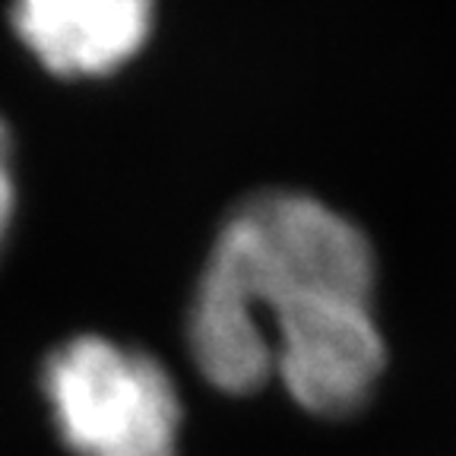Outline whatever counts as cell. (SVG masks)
I'll use <instances>...</instances> for the list:
<instances>
[{
    "mask_svg": "<svg viewBox=\"0 0 456 456\" xmlns=\"http://www.w3.org/2000/svg\"><path fill=\"white\" fill-rule=\"evenodd\" d=\"M374 282V248L346 213L292 187L248 193L222 219L193 289V364L232 396L279 374L307 412L355 415L387 364Z\"/></svg>",
    "mask_w": 456,
    "mask_h": 456,
    "instance_id": "6da1fadb",
    "label": "cell"
},
{
    "mask_svg": "<svg viewBox=\"0 0 456 456\" xmlns=\"http://www.w3.org/2000/svg\"><path fill=\"white\" fill-rule=\"evenodd\" d=\"M38 384L73 456H178V387L150 352L79 333L45 355Z\"/></svg>",
    "mask_w": 456,
    "mask_h": 456,
    "instance_id": "7a4b0ae2",
    "label": "cell"
},
{
    "mask_svg": "<svg viewBox=\"0 0 456 456\" xmlns=\"http://www.w3.org/2000/svg\"><path fill=\"white\" fill-rule=\"evenodd\" d=\"M159 0H13L10 22L54 77L102 79L146 48Z\"/></svg>",
    "mask_w": 456,
    "mask_h": 456,
    "instance_id": "3957f363",
    "label": "cell"
},
{
    "mask_svg": "<svg viewBox=\"0 0 456 456\" xmlns=\"http://www.w3.org/2000/svg\"><path fill=\"white\" fill-rule=\"evenodd\" d=\"M13 134H10V124L0 118V254H4V244L10 238V228H13L16 216V165H13Z\"/></svg>",
    "mask_w": 456,
    "mask_h": 456,
    "instance_id": "277c9868",
    "label": "cell"
}]
</instances>
